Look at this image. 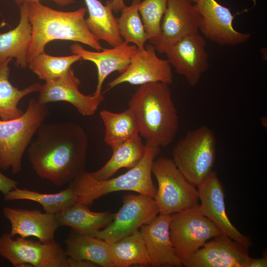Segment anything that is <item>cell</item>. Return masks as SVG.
I'll return each instance as SVG.
<instances>
[{"mask_svg": "<svg viewBox=\"0 0 267 267\" xmlns=\"http://www.w3.org/2000/svg\"><path fill=\"white\" fill-rule=\"evenodd\" d=\"M11 59H8L0 66V118L7 120L21 116L24 112L18 107L25 96L39 91L42 85L34 83L23 89L13 86L9 81L10 69L8 66Z\"/></svg>", "mask_w": 267, "mask_h": 267, "instance_id": "cell-26", "label": "cell"}, {"mask_svg": "<svg viewBox=\"0 0 267 267\" xmlns=\"http://www.w3.org/2000/svg\"><path fill=\"white\" fill-rule=\"evenodd\" d=\"M80 84V80L71 68L64 75L42 85L38 100L44 104L67 102L74 106L81 115L92 116L104 100V96L103 94L95 95L82 93L79 89Z\"/></svg>", "mask_w": 267, "mask_h": 267, "instance_id": "cell-16", "label": "cell"}, {"mask_svg": "<svg viewBox=\"0 0 267 267\" xmlns=\"http://www.w3.org/2000/svg\"><path fill=\"white\" fill-rule=\"evenodd\" d=\"M214 132L202 125L189 131L172 150V160L186 180L197 186L212 171L216 157Z\"/></svg>", "mask_w": 267, "mask_h": 267, "instance_id": "cell-6", "label": "cell"}, {"mask_svg": "<svg viewBox=\"0 0 267 267\" xmlns=\"http://www.w3.org/2000/svg\"><path fill=\"white\" fill-rule=\"evenodd\" d=\"M169 232L176 255L183 264L209 240L222 233L203 214L199 204L171 215Z\"/></svg>", "mask_w": 267, "mask_h": 267, "instance_id": "cell-8", "label": "cell"}, {"mask_svg": "<svg viewBox=\"0 0 267 267\" xmlns=\"http://www.w3.org/2000/svg\"><path fill=\"white\" fill-rule=\"evenodd\" d=\"M171 215L160 214L142 225L140 231L153 267H180L181 261L177 256L170 235Z\"/></svg>", "mask_w": 267, "mask_h": 267, "instance_id": "cell-19", "label": "cell"}, {"mask_svg": "<svg viewBox=\"0 0 267 267\" xmlns=\"http://www.w3.org/2000/svg\"><path fill=\"white\" fill-rule=\"evenodd\" d=\"M32 26L31 41L27 52L29 63L44 52L46 45L54 40H66L88 45L96 51L103 47L89 31L85 18L87 8L72 11H58L42 4L28 2Z\"/></svg>", "mask_w": 267, "mask_h": 267, "instance_id": "cell-3", "label": "cell"}, {"mask_svg": "<svg viewBox=\"0 0 267 267\" xmlns=\"http://www.w3.org/2000/svg\"><path fill=\"white\" fill-rule=\"evenodd\" d=\"M36 134L28 156L40 178L60 187L85 171L89 138L81 126L71 122L43 123Z\"/></svg>", "mask_w": 267, "mask_h": 267, "instance_id": "cell-1", "label": "cell"}, {"mask_svg": "<svg viewBox=\"0 0 267 267\" xmlns=\"http://www.w3.org/2000/svg\"><path fill=\"white\" fill-rule=\"evenodd\" d=\"M197 187L203 214L222 233L249 249L252 244L250 238L232 224L226 214L224 189L217 173L213 171Z\"/></svg>", "mask_w": 267, "mask_h": 267, "instance_id": "cell-14", "label": "cell"}, {"mask_svg": "<svg viewBox=\"0 0 267 267\" xmlns=\"http://www.w3.org/2000/svg\"><path fill=\"white\" fill-rule=\"evenodd\" d=\"M70 49L73 54L79 55L82 60L90 61L95 65L97 82L93 94L99 95L103 94L102 88L107 77L116 71L120 74L123 73L130 64L137 47L124 41L111 48H103L100 51L87 50L78 43L72 44Z\"/></svg>", "mask_w": 267, "mask_h": 267, "instance_id": "cell-18", "label": "cell"}, {"mask_svg": "<svg viewBox=\"0 0 267 267\" xmlns=\"http://www.w3.org/2000/svg\"><path fill=\"white\" fill-rule=\"evenodd\" d=\"M159 213L154 198L139 193L126 195L123 197V205L115 214L113 221L93 236L111 243L138 230Z\"/></svg>", "mask_w": 267, "mask_h": 267, "instance_id": "cell-10", "label": "cell"}, {"mask_svg": "<svg viewBox=\"0 0 267 267\" xmlns=\"http://www.w3.org/2000/svg\"><path fill=\"white\" fill-rule=\"evenodd\" d=\"M146 145L139 135L113 147L112 154L107 163L100 169L89 172L90 176L98 180L110 178L121 168L130 169L141 161L143 157Z\"/></svg>", "mask_w": 267, "mask_h": 267, "instance_id": "cell-25", "label": "cell"}, {"mask_svg": "<svg viewBox=\"0 0 267 267\" xmlns=\"http://www.w3.org/2000/svg\"><path fill=\"white\" fill-rule=\"evenodd\" d=\"M248 249L221 233L206 242L183 263L186 267H248Z\"/></svg>", "mask_w": 267, "mask_h": 267, "instance_id": "cell-17", "label": "cell"}, {"mask_svg": "<svg viewBox=\"0 0 267 267\" xmlns=\"http://www.w3.org/2000/svg\"><path fill=\"white\" fill-rule=\"evenodd\" d=\"M0 256L15 267H68V256L58 243L34 241L5 232L0 236Z\"/></svg>", "mask_w": 267, "mask_h": 267, "instance_id": "cell-9", "label": "cell"}, {"mask_svg": "<svg viewBox=\"0 0 267 267\" xmlns=\"http://www.w3.org/2000/svg\"><path fill=\"white\" fill-rule=\"evenodd\" d=\"M68 267H96L97 265L91 262L84 260L76 259L68 257Z\"/></svg>", "mask_w": 267, "mask_h": 267, "instance_id": "cell-34", "label": "cell"}, {"mask_svg": "<svg viewBox=\"0 0 267 267\" xmlns=\"http://www.w3.org/2000/svg\"><path fill=\"white\" fill-rule=\"evenodd\" d=\"M145 154L134 167L117 177L98 180L84 171L70 183L80 203L90 206L97 199L111 192L132 191L154 198L157 189L152 179V163L160 148L146 143Z\"/></svg>", "mask_w": 267, "mask_h": 267, "instance_id": "cell-4", "label": "cell"}, {"mask_svg": "<svg viewBox=\"0 0 267 267\" xmlns=\"http://www.w3.org/2000/svg\"><path fill=\"white\" fill-rule=\"evenodd\" d=\"M113 12H121L126 6L124 0H112Z\"/></svg>", "mask_w": 267, "mask_h": 267, "instance_id": "cell-37", "label": "cell"}, {"mask_svg": "<svg viewBox=\"0 0 267 267\" xmlns=\"http://www.w3.org/2000/svg\"><path fill=\"white\" fill-rule=\"evenodd\" d=\"M173 82L171 65L159 58L154 46L149 44L137 48L127 69L108 84L107 90L123 83L141 86L155 82L170 85Z\"/></svg>", "mask_w": 267, "mask_h": 267, "instance_id": "cell-13", "label": "cell"}, {"mask_svg": "<svg viewBox=\"0 0 267 267\" xmlns=\"http://www.w3.org/2000/svg\"><path fill=\"white\" fill-rule=\"evenodd\" d=\"M200 21L201 16L191 0H168L160 36L151 44L163 53L165 48L184 36L198 32Z\"/></svg>", "mask_w": 267, "mask_h": 267, "instance_id": "cell-15", "label": "cell"}, {"mask_svg": "<svg viewBox=\"0 0 267 267\" xmlns=\"http://www.w3.org/2000/svg\"><path fill=\"white\" fill-rule=\"evenodd\" d=\"M205 39L198 32L188 34L165 48L163 53L177 73L194 87L209 67Z\"/></svg>", "mask_w": 267, "mask_h": 267, "instance_id": "cell-11", "label": "cell"}, {"mask_svg": "<svg viewBox=\"0 0 267 267\" xmlns=\"http://www.w3.org/2000/svg\"><path fill=\"white\" fill-rule=\"evenodd\" d=\"M195 6L201 16L199 30L212 42L221 46H235L246 42L251 34L237 31L230 9L217 0H197Z\"/></svg>", "mask_w": 267, "mask_h": 267, "instance_id": "cell-12", "label": "cell"}, {"mask_svg": "<svg viewBox=\"0 0 267 267\" xmlns=\"http://www.w3.org/2000/svg\"><path fill=\"white\" fill-rule=\"evenodd\" d=\"M168 0H143L138 5V11L151 44L161 35V25Z\"/></svg>", "mask_w": 267, "mask_h": 267, "instance_id": "cell-32", "label": "cell"}, {"mask_svg": "<svg viewBox=\"0 0 267 267\" xmlns=\"http://www.w3.org/2000/svg\"><path fill=\"white\" fill-rule=\"evenodd\" d=\"M110 251L113 267L150 266L145 244L139 230L110 243Z\"/></svg>", "mask_w": 267, "mask_h": 267, "instance_id": "cell-27", "label": "cell"}, {"mask_svg": "<svg viewBox=\"0 0 267 267\" xmlns=\"http://www.w3.org/2000/svg\"><path fill=\"white\" fill-rule=\"evenodd\" d=\"M17 184L16 181L5 176L0 171V192L4 195L17 187Z\"/></svg>", "mask_w": 267, "mask_h": 267, "instance_id": "cell-33", "label": "cell"}, {"mask_svg": "<svg viewBox=\"0 0 267 267\" xmlns=\"http://www.w3.org/2000/svg\"><path fill=\"white\" fill-rule=\"evenodd\" d=\"M49 115L46 104L32 98L20 117L0 120V168L11 169L12 174L22 170L23 155L39 127Z\"/></svg>", "mask_w": 267, "mask_h": 267, "instance_id": "cell-5", "label": "cell"}, {"mask_svg": "<svg viewBox=\"0 0 267 267\" xmlns=\"http://www.w3.org/2000/svg\"><path fill=\"white\" fill-rule=\"evenodd\" d=\"M84 0L89 13L86 22L92 35L111 46L123 42L118 28V18L113 14L112 0H107L105 5L99 0Z\"/></svg>", "mask_w": 267, "mask_h": 267, "instance_id": "cell-23", "label": "cell"}, {"mask_svg": "<svg viewBox=\"0 0 267 267\" xmlns=\"http://www.w3.org/2000/svg\"><path fill=\"white\" fill-rule=\"evenodd\" d=\"M267 267V257L265 256L262 258H251L248 267Z\"/></svg>", "mask_w": 267, "mask_h": 267, "instance_id": "cell-36", "label": "cell"}, {"mask_svg": "<svg viewBox=\"0 0 267 267\" xmlns=\"http://www.w3.org/2000/svg\"><path fill=\"white\" fill-rule=\"evenodd\" d=\"M169 85L155 82L139 86L128 103L139 134L151 146H168L178 131L179 118Z\"/></svg>", "mask_w": 267, "mask_h": 267, "instance_id": "cell-2", "label": "cell"}, {"mask_svg": "<svg viewBox=\"0 0 267 267\" xmlns=\"http://www.w3.org/2000/svg\"><path fill=\"white\" fill-rule=\"evenodd\" d=\"M151 171L158 183L154 198L160 214L171 215L199 204L196 186L186 180L171 158L155 159Z\"/></svg>", "mask_w": 267, "mask_h": 267, "instance_id": "cell-7", "label": "cell"}, {"mask_svg": "<svg viewBox=\"0 0 267 267\" xmlns=\"http://www.w3.org/2000/svg\"><path fill=\"white\" fill-rule=\"evenodd\" d=\"M192 2L195 3L197 0H191Z\"/></svg>", "mask_w": 267, "mask_h": 267, "instance_id": "cell-38", "label": "cell"}, {"mask_svg": "<svg viewBox=\"0 0 267 267\" xmlns=\"http://www.w3.org/2000/svg\"><path fill=\"white\" fill-rule=\"evenodd\" d=\"M82 60L75 54L55 56L44 52L30 61L28 66L39 79L46 82L64 75L74 63Z\"/></svg>", "mask_w": 267, "mask_h": 267, "instance_id": "cell-31", "label": "cell"}, {"mask_svg": "<svg viewBox=\"0 0 267 267\" xmlns=\"http://www.w3.org/2000/svg\"><path fill=\"white\" fill-rule=\"evenodd\" d=\"M5 201L25 200L41 204L45 212L55 215L78 203V198L72 185L55 193H43L16 187L4 195Z\"/></svg>", "mask_w": 267, "mask_h": 267, "instance_id": "cell-28", "label": "cell"}, {"mask_svg": "<svg viewBox=\"0 0 267 267\" xmlns=\"http://www.w3.org/2000/svg\"><path fill=\"white\" fill-rule=\"evenodd\" d=\"M20 18L13 29L0 34V66L8 59H16L15 65L20 68L28 66L27 52L32 37V26L29 18V4L20 6Z\"/></svg>", "mask_w": 267, "mask_h": 267, "instance_id": "cell-21", "label": "cell"}, {"mask_svg": "<svg viewBox=\"0 0 267 267\" xmlns=\"http://www.w3.org/2000/svg\"><path fill=\"white\" fill-rule=\"evenodd\" d=\"M68 257L86 260L98 267H113L110 243L93 236L71 232L65 240Z\"/></svg>", "mask_w": 267, "mask_h": 267, "instance_id": "cell-24", "label": "cell"}, {"mask_svg": "<svg viewBox=\"0 0 267 267\" xmlns=\"http://www.w3.org/2000/svg\"><path fill=\"white\" fill-rule=\"evenodd\" d=\"M99 114L105 127V142L111 148L139 135L136 119L130 108L120 113L104 109Z\"/></svg>", "mask_w": 267, "mask_h": 267, "instance_id": "cell-29", "label": "cell"}, {"mask_svg": "<svg viewBox=\"0 0 267 267\" xmlns=\"http://www.w3.org/2000/svg\"><path fill=\"white\" fill-rule=\"evenodd\" d=\"M41 0H15V2L18 4H21L22 3L25 2H38L40 1ZM51 0L55 3V4L61 7L66 6L72 4H73L75 2V0Z\"/></svg>", "mask_w": 267, "mask_h": 267, "instance_id": "cell-35", "label": "cell"}, {"mask_svg": "<svg viewBox=\"0 0 267 267\" xmlns=\"http://www.w3.org/2000/svg\"><path fill=\"white\" fill-rule=\"evenodd\" d=\"M2 213L10 222L9 234L12 237L17 235L25 238L33 236L44 243L55 241V233L59 226L54 214L9 207H4Z\"/></svg>", "mask_w": 267, "mask_h": 267, "instance_id": "cell-20", "label": "cell"}, {"mask_svg": "<svg viewBox=\"0 0 267 267\" xmlns=\"http://www.w3.org/2000/svg\"><path fill=\"white\" fill-rule=\"evenodd\" d=\"M55 215L59 226H69L81 234L93 236L107 226L115 217V214L109 211L92 212L89 207L80 203L70 206Z\"/></svg>", "mask_w": 267, "mask_h": 267, "instance_id": "cell-22", "label": "cell"}, {"mask_svg": "<svg viewBox=\"0 0 267 267\" xmlns=\"http://www.w3.org/2000/svg\"><path fill=\"white\" fill-rule=\"evenodd\" d=\"M140 0H133L125 6L118 18V28L123 41L133 44L138 49L144 47L148 41L145 28L138 11Z\"/></svg>", "mask_w": 267, "mask_h": 267, "instance_id": "cell-30", "label": "cell"}]
</instances>
